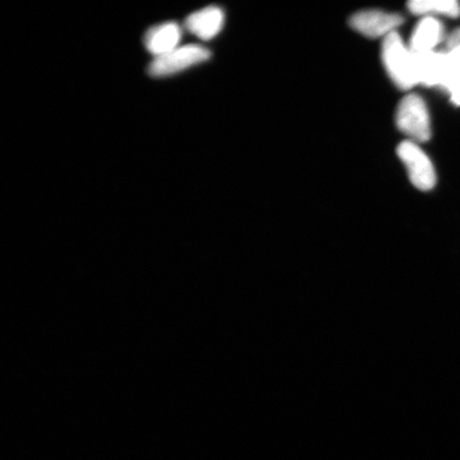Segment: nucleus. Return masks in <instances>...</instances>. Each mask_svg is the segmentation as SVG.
I'll return each mask as SVG.
<instances>
[{
    "label": "nucleus",
    "instance_id": "obj_10",
    "mask_svg": "<svg viewBox=\"0 0 460 460\" xmlns=\"http://www.w3.org/2000/svg\"><path fill=\"white\" fill-rule=\"evenodd\" d=\"M408 10L418 16L445 15L456 19L460 15V4L456 0H412L408 4Z\"/></svg>",
    "mask_w": 460,
    "mask_h": 460
},
{
    "label": "nucleus",
    "instance_id": "obj_4",
    "mask_svg": "<svg viewBox=\"0 0 460 460\" xmlns=\"http://www.w3.org/2000/svg\"><path fill=\"white\" fill-rule=\"evenodd\" d=\"M398 155L406 166L412 185L421 191H429L436 186V171L431 160L418 143L411 140L402 142Z\"/></svg>",
    "mask_w": 460,
    "mask_h": 460
},
{
    "label": "nucleus",
    "instance_id": "obj_5",
    "mask_svg": "<svg viewBox=\"0 0 460 460\" xmlns=\"http://www.w3.org/2000/svg\"><path fill=\"white\" fill-rule=\"evenodd\" d=\"M400 14L383 13V11L370 10L356 13L349 20V25L362 36L376 39L386 38L396 31V28L402 24Z\"/></svg>",
    "mask_w": 460,
    "mask_h": 460
},
{
    "label": "nucleus",
    "instance_id": "obj_2",
    "mask_svg": "<svg viewBox=\"0 0 460 460\" xmlns=\"http://www.w3.org/2000/svg\"><path fill=\"white\" fill-rule=\"evenodd\" d=\"M395 122L402 134L410 137L412 142L423 143L430 139L429 113L421 96H405L396 109Z\"/></svg>",
    "mask_w": 460,
    "mask_h": 460
},
{
    "label": "nucleus",
    "instance_id": "obj_8",
    "mask_svg": "<svg viewBox=\"0 0 460 460\" xmlns=\"http://www.w3.org/2000/svg\"><path fill=\"white\" fill-rule=\"evenodd\" d=\"M182 36L181 28L174 22L155 26L146 32L144 44L155 58L171 53L178 48Z\"/></svg>",
    "mask_w": 460,
    "mask_h": 460
},
{
    "label": "nucleus",
    "instance_id": "obj_1",
    "mask_svg": "<svg viewBox=\"0 0 460 460\" xmlns=\"http://www.w3.org/2000/svg\"><path fill=\"white\" fill-rule=\"evenodd\" d=\"M382 56L389 77L399 89L408 91L419 84L415 55L398 32L384 39Z\"/></svg>",
    "mask_w": 460,
    "mask_h": 460
},
{
    "label": "nucleus",
    "instance_id": "obj_6",
    "mask_svg": "<svg viewBox=\"0 0 460 460\" xmlns=\"http://www.w3.org/2000/svg\"><path fill=\"white\" fill-rule=\"evenodd\" d=\"M415 59L419 84L440 86L444 89L448 76L447 54L431 51V53L415 55Z\"/></svg>",
    "mask_w": 460,
    "mask_h": 460
},
{
    "label": "nucleus",
    "instance_id": "obj_3",
    "mask_svg": "<svg viewBox=\"0 0 460 460\" xmlns=\"http://www.w3.org/2000/svg\"><path fill=\"white\" fill-rule=\"evenodd\" d=\"M210 57V50L204 46L197 44L181 46L169 54L155 58L148 66V74L152 77L169 76L199 65L208 60Z\"/></svg>",
    "mask_w": 460,
    "mask_h": 460
},
{
    "label": "nucleus",
    "instance_id": "obj_9",
    "mask_svg": "<svg viewBox=\"0 0 460 460\" xmlns=\"http://www.w3.org/2000/svg\"><path fill=\"white\" fill-rule=\"evenodd\" d=\"M224 15L221 8L207 7L189 15L186 20L188 31L204 41L214 39L222 31Z\"/></svg>",
    "mask_w": 460,
    "mask_h": 460
},
{
    "label": "nucleus",
    "instance_id": "obj_7",
    "mask_svg": "<svg viewBox=\"0 0 460 460\" xmlns=\"http://www.w3.org/2000/svg\"><path fill=\"white\" fill-rule=\"evenodd\" d=\"M445 40V28L436 17H423L415 31L410 42V49L413 54H427L435 51Z\"/></svg>",
    "mask_w": 460,
    "mask_h": 460
}]
</instances>
